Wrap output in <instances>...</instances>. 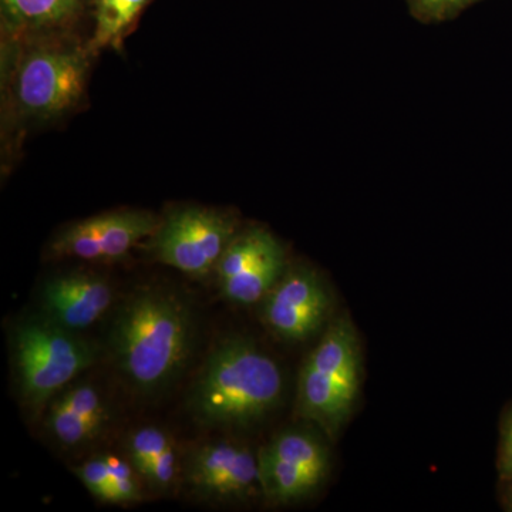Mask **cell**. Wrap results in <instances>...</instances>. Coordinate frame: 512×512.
<instances>
[{"mask_svg": "<svg viewBox=\"0 0 512 512\" xmlns=\"http://www.w3.org/2000/svg\"><path fill=\"white\" fill-rule=\"evenodd\" d=\"M330 299L325 282L308 266L284 272L264 298L269 329L289 342H303L319 332L328 316Z\"/></svg>", "mask_w": 512, "mask_h": 512, "instance_id": "obj_7", "label": "cell"}, {"mask_svg": "<svg viewBox=\"0 0 512 512\" xmlns=\"http://www.w3.org/2000/svg\"><path fill=\"white\" fill-rule=\"evenodd\" d=\"M109 464L111 480H113L114 493H116V503H134L141 500L140 488H138L136 477H134V467L121 460L119 457L106 456Z\"/></svg>", "mask_w": 512, "mask_h": 512, "instance_id": "obj_20", "label": "cell"}, {"mask_svg": "<svg viewBox=\"0 0 512 512\" xmlns=\"http://www.w3.org/2000/svg\"><path fill=\"white\" fill-rule=\"evenodd\" d=\"M500 468L503 477L512 478V412L505 424L503 446H501Z\"/></svg>", "mask_w": 512, "mask_h": 512, "instance_id": "obj_22", "label": "cell"}, {"mask_svg": "<svg viewBox=\"0 0 512 512\" xmlns=\"http://www.w3.org/2000/svg\"><path fill=\"white\" fill-rule=\"evenodd\" d=\"M237 232V221L224 212L178 208L158 224L151 251L158 261L184 274L204 276L215 271Z\"/></svg>", "mask_w": 512, "mask_h": 512, "instance_id": "obj_5", "label": "cell"}, {"mask_svg": "<svg viewBox=\"0 0 512 512\" xmlns=\"http://www.w3.org/2000/svg\"><path fill=\"white\" fill-rule=\"evenodd\" d=\"M286 258L284 247L274 249L264 258L259 259L247 271L235 278L222 282L221 292L228 301L238 305H254L264 301L266 295L278 284L284 275Z\"/></svg>", "mask_w": 512, "mask_h": 512, "instance_id": "obj_12", "label": "cell"}, {"mask_svg": "<svg viewBox=\"0 0 512 512\" xmlns=\"http://www.w3.org/2000/svg\"><path fill=\"white\" fill-rule=\"evenodd\" d=\"M20 396L30 409L45 406L96 360L92 343L47 316H32L13 330Z\"/></svg>", "mask_w": 512, "mask_h": 512, "instance_id": "obj_3", "label": "cell"}, {"mask_svg": "<svg viewBox=\"0 0 512 512\" xmlns=\"http://www.w3.org/2000/svg\"><path fill=\"white\" fill-rule=\"evenodd\" d=\"M508 481H510V487H508L507 491V504L510 510H512V478H508Z\"/></svg>", "mask_w": 512, "mask_h": 512, "instance_id": "obj_23", "label": "cell"}, {"mask_svg": "<svg viewBox=\"0 0 512 512\" xmlns=\"http://www.w3.org/2000/svg\"><path fill=\"white\" fill-rule=\"evenodd\" d=\"M76 474L94 497L106 503H116V493L106 457L87 461L82 467L77 468Z\"/></svg>", "mask_w": 512, "mask_h": 512, "instance_id": "obj_19", "label": "cell"}, {"mask_svg": "<svg viewBox=\"0 0 512 512\" xmlns=\"http://www.w3.org/2000/svg\"><path fill=\"white\" fill-rule=\"evenodd\" d=\"M284 377L272 357L245 338L225 339L205 360L190 410L207 429L245 430L281 402Z\"/></svg>", "mask_w": 512, "mask_h": 512, "instance_id": "obj_2", "label": "cell"}, {"mask_svg": "<svg viewBox=\"0 0 512 512\" xmlns=\"http://www.w3.org/2000/svg\"><path fill=\"white\" fill-rule=\"evenodd\" d=\"M185 483L212 503H235L261 485L258 460L248 448L228 441L195 448L185 461Z\"/></svg>", "mask_w": 512, "mask_h": 512, "instance_id": "obj_8", "label": "cell"}, {"mask_svg": "<svg viewBox=\"0 0 512 512\" xmlns=\"http://www.w3.org/2000/svg\"><path fill=\"white\" fill-rule=\"evenodd\" d=\"M177 477V456L173 443L164 448L163 453L151 463L146 480L157 490H168Z\"/></svg>", "mask_w": 512, "mask_h": 512, "instance_id": "obj_21", "label": "cell"}, {"mask_svg": "<svg viewBox=\"0 0 512 512\" xmlns=\"http://www.w3.org/2000/svg\"><path fill=\"white\" fill-rule=\"evenodd\" d=\"M87 57L77 50L40 49L29 53L16 74L20 110L37 119H52L82 97Z\"/></svg>", "mask_w": 512, "mask_h": 512, "instance_id": "obj_6", "label": "cell"}, {"mask_svg": "<svg viewBox=\"0 0 512 512\" xmlns=\"http://www.w3.org/2000/svg\"><path fill=\"white\" fill-rule=\"evenodd\" d=\"M195 313L185 296L163 286L131 293L114 315L110 352L121 376L141 394L167 389L190 362Z\"/></svg>", "mask_w": 512, "mask_h": 512, "instance_id": "obj_1", "label": "cell"}, {"mask_svg": "<svg viewBox=\"0 0 512 512\" xmlns=\"http://www.w3.org/2000/svg\"><path fill=\"white\" fill-rule=\"evenodd\" d=\"M359 372L356 330L348 318L336 319L302 367L298 403L303 416L338 433L355 404Z\"/></svg>", "mask_w": 512, "mask_h": 512, "instance_id": "obj_4", "label": "cell"}, {"mask_svg": "<svg viewBox=\"0 0 512 512\" xmlns=\"http://www.w3.org/2000/svg\"><path fill=\"white\" fill-rule=\"evenodd\" d=\"M109 419L99 390L90 384H77L50 404L46 427L60 446L76 448L97 439Z\"/></svg>", "mask_w": 512, "mask_h": 512, "instance_id": "obj_11", "label": "cell"}, {"mask_svg": "<svg viewBox=\"0 0 512 512\" xmlns=\"http://www.w3.org/2000/svg\"><path fill=\"white\" fill-rule=\"evenodd\" d=\"M279 247H281V242L268 229L251 227L237 232V235L225 248L224 254L215 268L218 281L222 284L228 279L241 275L242 272L247 271L249 266L254 265L259 259Z\"/></svg>", "mask_w": 512, "mask_h": 512, "instance_id": "obj_14", "label": "cell"}, {"mask_svg": "<svg viewBox=\"0 0 512 512\" xmlns=\"http://www.w3.org/2000/svg\"><path fill=\"white\" fill-rule=\"evenodd\" d=\"M151 0H93L92 49L117 46Z\"/></svg>", "mask_w": 512, "mask_h": 512, "instance_id": "obj_15", "label": "cell"}, {"mask_svg": "<svg viewBox=\"0 0 512 512\" xmlns=\"http://www.w3.org/2000/svg\"><path fill=\"white\" fill-rule=\"evenodd\" d=\"M154 215L144 211H119L70 225L50 245L55 256L84 261H113L127 254L141 239L156 232Z\"/></svg>", "mask_w": 512, "mask_h": 512, "instance_id": "obj_9", "label": "cell"}, {"mask_svg": "<svg viewBox=\"0 0 512 512\" xmlns=\"http://www.w3.org/2000/svg\"><path fill=\"white\" fill-rule=\"evenodd\" d=\"M410 15L421 23H441L481 2V0H404Z\"/></svg>", "mask_w": 512, "mask_h": 512, "instance_id": "obj_18", "label": "cell"}, {"mask_svg": "<svg viewBox=\"0 0 512 512\" xmlns=\"http://www.w3.org/2000/svg\"><path fill=\"white\" fill-rule=\"evenodd\" d=\"M262 453L286 463L316 471L323 476L328 470V454L325 447L308 431H284L275 437L274 441L262 450Z\"/></svg>", "mask_w": 512, "mask_h": 512, "instance_id": "obj_16", "label": "cell"}, {"mask_svg": "<svg viewBox=\"0 0 512 512\" xmlns=\"http://www.w3.org/2000/svg\"><path fill=\"white\" fill-rule=\"evenodd\" d=\"M173 443L168 434L158 427H143L131 434L127 448L130 454L131 464L138 474L146 478L151 463L168 444Z\"/></svg>", "mask_w": 512, "mask_h": 512, "instance_id": "obj_17", "label": "cell"}, {"mask_svg": "<svg viewBox=\"0 0 512 512\" xmlns=\"http://www.w3.org/2000/svg\"><path fill=\"white\" fill-rule=\"evenodd\" d=\"M82 0H2L3 16L16 29L40 30L76 18Z\"/></svg>", "mask_w": 512, "mask_h": 512, "instance_id": "obj_13", "label": "cell"}, {"mask_svg": "<svg viewBox=\"0 0 512 512\" xmlns=\"http://www.w3.org/2000/svg\"><path fill=\"white\" fill-rule=\"evenodd\" d=\"M113 301L109 282L87 272L53 276L42 288L43 315L77 333L103 318Z\"/></svg>", "mask_w": 512, "mask_h": 512, "instance_id": "obj_10", "label": "cell"}]
</instances>
